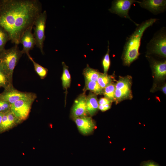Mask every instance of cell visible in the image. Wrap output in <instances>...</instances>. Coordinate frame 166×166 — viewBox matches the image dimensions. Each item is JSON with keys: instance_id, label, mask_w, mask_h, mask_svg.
Returning a JSON list of instances; mask_svg holds the SVG:
<instances>
[{"instance_id": "obj_1", "label": "cell", "mask_w": 166, "mask_h": 166, "mask_svg": "<svg viewBox=\"0 0 166 166\" xmlns=\"http://www.w3.org/2000/svg\"><path fill=\"white\" fill-rule=\"evenodd\" d=\"M38 0H6L0 2V27L8 34L15 45L20 44L26 30L33 27L42 12Z\"/></svg>"}, {"instance_id": "obj_2", "label": "cell", "mask_w": 166, "mask_h": 166, "mask_svg": "<svg viewBox=\"0 0 166 166\" xmlns=\"http://www.w3.org/2000/svg\"><path fill=\"white\" fill-rule=\"evenodd\" d=\"M157 19L151 18L144 21L137 26L135 30L128 37L123 47L122 59L124 64L129 66L136 60L140 55L139 52L141 41L146 30L152 26Z\"/></svg>"}, {"instance_id": "obj_3", "label": "cell", "mask_w": 166, "mask_h": 166, "mask_svg": "<svg viewBox=\"0 0 166 166\" xmlns=\"http://www.w3.org/2000/svg\"><path fill=\"white\" fill-rule=\"evenodd\" d=\"M23 54L17 45L0 52V65L12 81L14 69Z\"/></svg>"}, {"instance_id": "obj_4", "label": "cell", "mask_w": 166, "mask_h": 166, "mask_svg": "<svg viewBox=\"0 0 166 166\" xmlns=\"http://www.w3.org/2000/svg\"><path fill=\"white\" fill-rule=\"evenodd\" d=\"M148 54H155L160 57H166V30L165 27L156 32L147 44Z\"/></svg>"}, {"instance_id": "obj_5", "label": "cell", "mask_w": 166, "mask_h": 166, "mask_svg": "<svg viewBox=\"0 0 166 166\" xmlns=\"http://www.w3.org/2000/svg\"><path fill=\"white\" fill-rule=\"evenodd\" d=\"M36 97L35 93H31L30 95L10 105V111L21 122L26 120L29 116L32 104Z\"/></svg>"}, {"instance_id": "obj_6", "label": "cell", "mask_w": 166, "mask_h": 166, "mask_svg": "<svg viewBox=\"0 0 166 166\" xmlns=\"http://www.w3.org/2000/svg\"><path fill=\"white\" fill-rule=\"evenodd\" d=\"M47 19L46 10L42 12L35 20L33 26L34 32L33 34L35 41V45L38 48L41 53L44 54V43L45 38V30Z\"/></svg>"}, {"instance_id": "obj_7", "label": "cell", "mask_w": 166, "mask_h": 166, "mask_svg": "<svg viewBox=\"0 0 166 166\" xmlns=\"http://www.w3.org/2000/svg\"><path fill=\"white\" fill-rule=\"evenodd\" d=\"M130 77H121L115 84V100L116 103L132 98Z\"/></svg>"}, {"instance_id": "obj_8", "label": "cell", "mask_w": 166, "mask_h": 166, "mask_svg": "<svg viewBox=\"0 0 166 166\" xmlns=\"http://www.w3.org/2000/svg\"><path fill=\"white\" fill-rule=\"evenodd\" d=\"M135 2L139 3V1L135 0H114L112 2L111 6L109 10L112 13L129 19L137 26L139 24L133 21L128 14L132 5Z\"/></svg>"}, {"instance_id": "obj_9", "label": "cell", "mask_w": 166, "mask_h": 166, "mask_svg": "<svg viewBox=\"0 0 166 166\" xmlns=\"http://www.w3.org/2000/svg\"><path fill=\"white\" fill-rule=\"evenodd\" d=\"M139 3L141 7L154 14L163 13L166 9V0H143Z\"/></svg>"}, {"instance_id": "obj_10", "label": "cell", "mask_w": 166, "mask_h": 166, "mask_svg": "<svg viewBox=\"0 0 166 166\" xmlns=\"http://www.w3.org/2000/svg\"><path fill=\"white\" fill-rule=\"evenodd\" d=\"M31 93L19 91L13 87L4 89V91L0 93V100L6 101L11 105L17 101L30 95Z\"/></svg>"}, {"instance_id": "obj_11", "label": "cell", "mask_w": 166, "mask_h": 166, "mask_svg": "<svg viewBox=\"0 0 166 166\" xmlns=\"http://www.w3.org/2000/svg\"><path fill=\"white\" fill-rule=\"evenodd\" d=\"M86 96L84 93L75 100L71 112V115L74 119L86 117L88 113L86 109Z\"/></svg>"}, {"instance_id": "obj_12", "label": "cell", "mask_w": 166, "mask_h": 166, "mask_svg": "<svg viewBox=\"0 0 166 166\" xmlns=\"http://www.w3.org/2000/svg\"><path fill=\"white\" fill-rule=\"evenodd\" d=\"M33 27H31L27 29L22 34L20 42L22 44L23 48L22 51L23 53H26L28 57L30 55L29 51L32 50L35 45V41L33 34L32 33Z\"/></svg>"}, {"instance_id": "obj_13", "label": "cell", "mask_w": 166, "mask_h": 166, "mask_svg": "<svg viewBox=\"0 0 166 166\" xmlns=\"http://www.w3.org/2000/svg\"><path fill=\"white\" fill-rule=\"evenodd\" d=\"M74 119L78 130L82 134H88L93 131L95 124L90 117H77Z\"/></svg>"}, {"instance_id": "obj_14", "label": "cell", "mask_w": 166, "mask_h": 166, "mask_svg": "<svg viewBox=\"0 0 166 166\" xmlns=\"http://www.w3.org/2000/svg\"><path fill=\"white\" fill-rule=\"evenodd\" d=\"M21 122L10 110L9 111L4 114L0 124V133L10 129Z\"/></svg>"}, {"instance_id": "obj_15", "label": "cell", "mask_w": 166, "mask_h": 166, "mask_svg": "<svg viewBox=\"0 0 166 166\" xmlns=\"http://www.w3.org/2000/svg\"><path fill=\"white\" fill-rule=\"evenodd\" d=\"M86 109L90 115L93 116L97 112L98 109L99 104L96 94L90 93L86 96Z\"/></svg>"}, {"instance_id": "obj_16", "label": "cell", "mask_w": 166, "mask_h": 166, "mask_svg": "<svg viewBox=\"0 0 166 166\" xmlns=\"http://www.w3.org/2000/svg\"><path fill=\"white\" fill-rule=\"evenodd\" d=\"M151 66L155 77L157 79H161L166 75V61H159L152 60Z\"/></svg>"}, {"instance_id": "obj_17", "label": "cell", "mask_w": 166, "mask_h": 166, "mask_svg": "<svg viewBox=\"0 0 166 166\" xmlns=\"http://www.w3.org/2000/svg\"><path fill=\"white\" fill-rule=\"evenodd\" d=\"M84 91L89 90L93 92L96 95L103 94L104 89L102 88L97 81L85 80V85Z\"/></svg>"}, {"instance_id": "obj_18", "label": "cell", "mask_w": 166, "mask_h": 166, "mask_svg": "<svg viewBox=\"0 0 166 166\" xmlns=\"http://www.w3.org/2000/svg\"><path fill=\"white\" fill-rule=\"evenodd\" d=\"M100 73L97 70L93 69L88 65L83 71V74L85 80L91 81H97Z\"/></svg>"}, {"instance_id": "obj_19", "label": "cell", "mask_w": 166, "mask_h": 166, "mask_svg": "<svg viewBox=\"0 0 166 166\" xmlns=\"http://www.w3.org/2000/svg\"><path fill=\"white\" fill-rule=\"evenodd\" d=\"M63 66V73L61 77L62 85L64 89L67 90L70 85L71 78L70 74L68 69V67L64 62H62Z\"/></svg>"}, {"instance_id": "obj_20", "label": "cell", "mask_w": 166, "mask_h": 166, "mask_svg": "<svg viewBox=\"0 0 166 166\" xmlns=\"http://www.w3.org/2000/svg\"><path fill=\"white\" fill-rule=\"evenodd\" d=\"M13 87L12 81L0 65V87L6 89Z\"/></svg>"}, {"instance_id": "obj_21", "label": "cell", "mask_w": 166, "mask_h": 166, "mask_svg": "<svg viewBox=\"0 0 166 166\" xmlns=\"http://www.w3.org/2000/svg\"><path fill=\"white\" fill-rule=\"evenodd\" d=\"M113 77L107 74L100 73L97 82L103 89L112 82Z\"/></svg>"}, {"instance_id": "obj_22", "label": "cell", "mask_w": 166, "mask_h": 166, "mask_svg": "<svg viewBox=\"0 0 166 166\" xmlns=\"http://www.w3.org/2000/svg\"><path fill=\"white\" fill-rule=\"evenodd\" d=\"M28 57L33 63L35 72L41 78H45L47 73L48 69L35 61L30 55Z\"/></svg>"}, {"instance_id": "obj_23", "label": "cell", "mask_w": 166, "mask_h": 166, "mask_svg": "<svg viewBox=\"0 0 166 166\" xmlns=\"http://www.w3.org/2000/svg\"><path fill=\"white\" fill-rule=\"evenodd\" d=\"M115 84L111 83L104 89L103 94L106 97L113 102L115 100Z\"/></svg>"}, {"instance_id": "obj_24", "label": "cell", "mask_w": 166, "mask_h": 166, "mask_svg": "<svg viewBox=\"0 0 166 166\" xmlns=\"http://www.w3.org/2000/svg\"><path fill=\"white\" fill-rule=\"evenodd\" d=\"M9 40L10 38L7 33L0 27V52L5 49V45Z\"/></svg>"}, {"instance_id": "obj_25", "label": "cell", "mask_w": 166, "mask_h": 166, "mask_svg": "<svg viewBox=\"0 0 166 166\" xmlns=\"http://www.w3.org/2000/svg\"><path fill=\"white\" fill-rule=\"evenodd\" d=\"M108 45L107 47V50L105 55L102 61V65L103 68L104 73L107 74L110 65V60L109 57V43L108 41Z\"/></svg>"}, {"instance_id": "obj_26", "label": "cell", "mask_w": 166, "mask_h": 166, "mask_svg": "<svg viewBox=\"0 0 166 166\" xmlns=\"http://www.w3.org/2000/svg\"><path fill=\"white\" fill-rule=\"evenodd\" d=\"M10 104L8 102L0 100V112L5 113L10 110Z\"/></svg>"}, {"instance_id": "obj_27", "label": "cell", "mask_w": 166, "mask_h": 166, "mask_svg": "<svg viewBox=\"0 0 166 166\" xmlns=\"http://www.w3.org/2000/svg\"><path fill=\"white\" fill-rule=\"evenodd\" d=\"M140 166H160L158 163L151 160L142 162Z\"/></svg>"}, {"instance_id": "obj_28", "label": "cell", "mask_w": 166, "mask_h": 166, "mask_svg": "<svg viewBox=\"0 0 166 166\" xmlns=\"http://www.w3.org/2000/svg\"><path fill=\"white\" fill-rule=\"evenodd\" d=\"M113 101L106 97L101 98L98 101L99 105H104L111 104Z\"/></svg>"}, {"instance_id": "obj_29", "label": "cell", "mask_w": 166, "mask_h": 166, "mask_svg": "<svg viewBox=\"0 0 166 166\" xmlns=\"http://www.w3.org/2000/svg\"><path fill=\"white\" fill-rule=\"evenodd\" d=\"M111 104L104 105H99L98 109L102 112H104L109 109L111 107Z\"/></svg>"}, {"instance_id": "obj_30", "label": "cell", "mask_w": 166, "mask_h": 166, "mask_svg": "<svg viewBox=\"0 0 166 166\" xmlns=\"http://www.w3.org/2000/svg\"><path fill=\"white\" fill-rule=\"evenodd\" d=\"M166 85L165 84V85H164L162 87V90L163 92V93L166 94Z\"/></svg>"}, {"instance_id": "obj_31", "label": "cell", "mask_w": 166, "mask_h": 166, "mask_svg": "<svg viewBox=\"0 0 166 166\" xmlns=\"http://www.w3.org/2000/svg\"><path fill=\"white\" fill-rule=\"evenodd\" d=\"M3 115L4 113L0 112V124L2 121Z\"/></svg>"}, {"instance_id": "obj_32", "label": "cell", "mask_w": 166, "mask_h": 166, "mask_svg": "<svg viewBox=\"0 0 166 166\" xmlns=\"http://www.w3.org/2000/svg\"></svg>"}]
</instances>
